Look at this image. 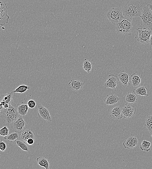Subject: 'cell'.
<instances>
[{
  "label": "cell",
  "instance_id": "31",
  "mask_svg": "<svg viewBox=\"0 0 152 169\" xmlns=\"http://www.w3.org/2000/svg\"><path fill=\"white\" fill-rule=\"evenodd\" d=\"M27 105L29 108L33 109L36 107V103L34 100H31L28 101Z\"/></svg>",
  "mask_w": 152,
  "mask_h": 169
},
{
  "label": "cell",
  "instance_id": "13",
  "mask_svg": "<svg viewBox=\"0 0 152 169\" xmlns=\"http://www.w3.org/2000/svg\"><path fill=\"white\" fill-rule=\"evenodd\" d=\"M122 86L125 88H129L130 86V77L127 72L122 71L118 74V76Z\"/></svg>",
  "mask_w": 152,
  "mask_h": 169
},
{
  "label": "cell",
  "instance_id": "20",
  "mask_svg": "<svg viewBox=\"0 0 152 169\" xmlns=\"http://www.w3.org/2000/svg\"><path fill=\"white\" fill-rule=\"evenodd\" d=\"M37 164L42 167L46 169L50 168V162L46 156L40 157L36 159Z\"/></svg>",
  "mask_w": 152,
  "mask_h": 169
},
{
  "label": "cell",
  "instance_id": "36",
  "mask_svg": "<svg viewBox=\"0 0 152 169\" xmlns=\"http://www.w3.org/2000/svg\"><path fill=\"white\" fill-rule=\"evenodd\" d=\"M151 137H152V135H151Z\"/></svg>",
  "mask_w": 152,
  "mask_h": 169
},
{
  "label": "cell",
  "instance_id": "12",
  "mask_svg": "<svg viewBox=\"0 0 152 169\" xmlns=\"http://www.w3.org/2000/svg\"><path fill=\"white\" fill-rule=\"evenodd\" d=\"M13 91L11 93L2 94L1 97V108H4L7 109L12 104L13 102V96L14 94Z\"/></svg>",
  "mask_w": 152,
  "mask_h": 169
},
{
  "label": "cell",
  "instance_id": "11",
  "mask_svg": "<svg viewBox=\"0 0 152 169\" xmlns=\"http://www.w3.org/2000/svg\"><path fill=\"white\" fill-rule=\"evenodd\" d=\"M39 117L41 119L48 122H51L52 119L48 109L41 104L37 105Z\"/></svg>",
  "mask_w": 152,
  "mask_h": 169
},
{
  "label": "cell",
  "instance_id": "22",
  "mask_svg": "<svg viewBox=\"0 0 152 169\" xmlns=\"http://www.w3.org/2000/svg\"><path fill=\"white\" fill-rule=\"evenodd\" d=\"M147 91L148 89L146 87L142 86L134 90L133 93L137 96H148L149 95L147 93Z\"/></svg>",
  "mask_w": 152,
  "mask_h": 169
},
{
  "label": "cell",
  "instance_id": "33",
  "mask_svg": "<svg viewBox=\"0 0 152 169\" xmlns=\"http://www.w3.org/2000/svg\"><path fill=\"white\" fill-rule=\"evenodd\" d=\"M35 139L30 138L28 139L26 142V143L28 145L31 146L34 144L35 142Z\"/></svg>",
  "mask_w": 152,
  "mask_h": 169
},
{
  "label": "cell",
  "instance_id": "21",
  "mask_svg": "<svg viewBox=\"0 0 152 169\" xmlns=\"http://www.w3.org/2000/svg\"><path fill=\"white\" fill-rule=\"evenodd\" d=\"M130 80L131 82L132 86L135 87L140 85L141 83V79L139 75L134 73L130 76Z\"/></svg>",
  "mask_w": 152,
  "mask_h": 169
},
{
  "label": "cell",
  "instance_id": "27",
  "mask_svg": "<svg viewBox=\"0 0 152 169\" xmlns=\"http://www.w3.org/2000/svg\"><path fill=\"white\" fill-rule=\"evenodd\" d=\"M151 144L150 142L148 141H143L140 146V149L142 151L148 152L150 150V147Z\"/></svg>",
  "mask_w": 152,
  "mask_h": 169
},
{
  "label": "cell",
  "instance_id": "10",
  "mask_svg": "<svg viewBox=\"0 0 152 169\" xmlns=\"http://www.w3.org/2000/svg\"><path fill=\"white\" fill-rule=\"evenodd\" d=\"M136 108L131 104L126 103L122 106L123 118V119H128L132 117L136 114Z\"/></svg>",
  "mask_w": 152,
  "mask_h": 169
},
{
  "label": "cell",
  "instance_id": "15",
  "mask_svg": "<svg viewBox=\"0 0 152 169\" xmlns=\"http://www.w3.org/2000/svg\"><path fill=\"white\" fill-rule=\"evenodd\" d=\"M139 143L137 138L135 136L128 138L123 142V145L125 148L133 149L136 147Z\"/></svg>",
  "mask_w": 152,
  "mask_h": 169
},
{
  "label": "cell",
  "instance_id": "3",
  "mask_svg": "<svg viewBox=\"0 0 152 169\" xmlns=\"http://www.w3.org/2000/svg\"><path fill=\"white\" fill-rule=\"evenodd\" d=\"M17 109L11 105L8 108H1V116L3 121L8 125L15 122L18 118Z\"/></svg>",
  "mask_w": 152,
  "mask_h": 169
},
{
  "label": "cell",
  "instance_id": "4",
  "mask_svg": "<svg viewBox=\"0 0 152 169\" xmlns=\"http://www.w3.org/2000/svg\"><path fill=\"white\" fill-rule=\"evenodd\" d=\"M140 18L141 26L152 31V12L148 6L142 9Z\"/></svg>",
  "mask_w": 152,
  "mask_h": 169
},
{
  "label": "cell",
  "instance_id": "17",
  "mask_svg": "<svg viewBox=\"0 0 152 169\" xmlns=\"http://www.w3.org/2000/svg\"><path fill=\"white\" fill-rule=\"evenodd\" d=\"M120 99L117 95L111 94L107 95L104 100V103L106 105H112L120 102Z\"/></svg>",
  "mask_w": 152,
  "mask_h": 169
},
{
  "label": "cell",
  "instance_id": "23",
  "mask_svg": "<svg viewBox=\"0 0 152 169\" xmlns=\"http://www.w3.org/2000/svg\"><path fill=\"white\" fill-rule=\"evenodd\" d=\"M17 109L19 114L23 117L27 114L29 107L27 104H21L19 105Z\"/></svg>",
  "mask_w": 152,
  "mask_h": 169
},
{
  "label": "cell",
  "instance_id": "25",
  "mask_svg": "<svg viewBox=\"0 0 152 169\" xmlns=\"http://www.w3.org/2000/svg\"><path fill=\"white\" fill-rule=\"evenodd\" d=\"M31 88V87L30 86L22 85L19 86L13 92L14 93H23L26 92L27 90H30Z\"/></svg>",
  "mask_w": 152,
  "mask_h": 169
},
{
  "label": "cell",
  "instance_id": "24",
  "mask_svg": "<svg viewBox=\"0 0 152 169\" xmlns=\"http://www.w3.org/2000/svg\"><path fill=\"white\" fill-rule=\"evenodd\" d=\"M20 134L17 132L12 133L5 137L4 139L9 142L12 143L13 141H15L19 138Z\"/></svg>",
  "mask_w": 152,
  "mask_h": 169
},
{
  "label": "cell",
  "instance_id": "18",
  "mask_svg": "<svg viewBox=\"0 0 152 169\" xmlns=\"http://www.w3.org/2000/svg\"><path fill=\"white\" fill-rule=\"evenodd\" d=\"M68 86L73 90L78 91L83 88L84 84L81 81L73 79L70 81L68 84Z\"/></svg>",
  "mask_w": 152,
  "mask_h": 169
},
{
  "label": "cell",
  "instance_id": "7",
  "mask_svg": "<svg viewBox=\"0 0 152 169\" xmlns=\"http://www.w3.org/2000/svg\"><path fill=\"white\" fill-rule=\"evenodd\" d=\"M8 8L4 0L0 2V25L3 26L8 22L9 16L8 15Z\"/></svg>",
  "mask_w": 152,
  "mask_h": 169
},
{
  "label": "cell",
  "instance_id": "28",
  "mask_svg": "<svg viewBox=\"0 0 152 169\" xmlns=\"http://www.w3.org/2000/svg\"><path fill=\"white\" fill-rule=\"evenodd\" d=\"M145 126L147 128L149 132L152 134V115L147 116Z\"/></svg>",
  "mask_w": 152,
  "mask_h": 169
},
{
  "label": "cell",
  "instance_id": "26",
  "mask_svg": "<svg viewBox=\"0 0 152 169\" xmlns=\"http://www.w3.org/2000/svg\"><path fill=\"white\" fill-rule=\"evenodd\" d=\"M83 69L88 73H89L92 69V65L91 62L87 59H85L83 63Z\"/></svg>",
  "mask_w": 152,
  "mask_h": 169
},
{
  "label": "cell",
  "instance_id": "30",
  "mask_svg": "<svg viewBox=\"0 0 152 169\" xmlns=\"http://www.w3.org/2000/svg\"><path fill=\"white\" fill-rule=\"evenodd\" d=\"M1 132H0V135L2 137H6L8 135L9 129L6 127H4L2 128L1 130Z\"/></svg>",
  "mask_w": 152,
  "mask_h": 169
},
{
  "label": "cell",
  "instance_id": "34",
  "mask_svg": "<svg viewBox=\"0 0 152 169\" xmlns=\"http://www.w3.org/2000/svg\"><path fill=\"white\" fill-rule=\"evenodd\" d=\"M150 46H151V47H152V34L150 38Z\"/></svg>",
  "mask_w": 152,
  "mask_h": 169
},
{
  "label": "cell",
  "instance_id": "32",
  "mask_svg": "<svg viewBox=\"0 0 152 169\" xmlns=\"http://www.w3.org/2000/svg\"><path fill=\"white\" fill-rule=\"evenodd\" d=\"M7 144L3 142L1 140L0 143V149L2 151H5L7 148Z\"/></svg>",
  "mask_w": 152,
  "mask_h": 169
},
{
  "label": "cell",
  "instance_id": "6",
  "mask_svg": "<svg viewBox=\"0 0 152 169\" xmlns=\"http://www.w3.org/2000/svg\"><path fill=\"white\" fill-rule=\"evenodd\" d=\"M152 31L143 27L139 28L137 30L135 38L141 44H145L150 42Z\"/></svg>",
  "mask_w": 152,
  "mask_h": 169
},
{
  "label": "cell",
  "instance_id": "9",
  "mask_svg": "<svg viewBox=\"0 0 152 169\" xmlns=\"http://www.w3.org/2000/svg\"><path fill=\"white\" fill-rule=\"evenodd\" d=\"M23 117L19 114L18 119L10 124L11 128L13 131L21 133L23 131V129L27 124Z\"/></svg>",
  "mask_w": 152,
  "mask_h": 169
},
{
  "label": "cell",
  "instance_id": "2",
  "mask_svg": "<svg viewBox=\"0 0 152 169\" xmlns=\"http://www.w3.org/2000/svg\"><path fill=\"white\" fill-rule=\"evenodd\" d=\"M117 33L120 35H130L134 30L132 19L124 17L115 25Z\"/></svg>",
  "mask_w": 152,
  "mask_h": 169
},
{
  "label": "cell",
  "instance_id": "1",
  "mask_svg": "<svg viewBox=\"0 0 152 169\" xmlns=\"http://www.w3.org/2000/svg\"><path fill=\"white\" fill-rule=\"evenodd\" d=\"M142 10V4L139 2H128L123 9V16L132 19L140 17Z\"/></svg>",
  "mask_w": 152,
  "mask_h": 169
},
{
  "label": "cell",
  "instance_id": "19",
  "mask_svg": "<svg viewBox=\"0 0 152 169\" xmlns=\"http://www.w3.org/2000/svg\"><path fill=\"white\" fill-rule=\"evenodd\" d=\"M137 100V95L134 93H128L123 97V101L126 103L133 104L136 103Z\"/></svg>",
  "mask_w": 152,
  "mask_h": 169
},
{
  "label": "cell",
  "instance_id": "14",
  "mask_svg": "<svg viewBox=\"0 0 152 169\" xmlns=\"http://www.w3.org/2000/svg\"><path fill=\"white\" fill-rule=\"evenodd\" d=\"M110 117L113 119H120L123 118L122 106L118 105L113 108L109 113Z\"/></svg>",
  "mask_w": 152,
  "mask_h": 169
},
{
  "label": "cell",
  "instance_id": "29",
  "mask_svg": "<svg viewBox=\"0 0 152 169\" xmlns=\"http://www.w3.org/2000/svg\"><path fill=\"white\" fill-rule=\"evenodd\" d=\"M15 142L17 145L22 149L23 150L27 152L29 151V148L27 146V145L24 142L17 140L15 141Z\"/></svg>",
  "mask_w": 152,
  "mask_h": 169
},
{
  "label": "cell",
  "instance_id": "35",
  "mask_svg": "<svg viewBox=\"0 0 152 169\" xmlns=\"http://www.w3.org/2000/svg\"><path fill=\"white\" fill-rule=\"evenodd\" d=\"M147 6H148L151 9L152 12V5L150 4H148L147 5Z\"/></svg>",
  "mask_w": 152,
  "mask_h": 169
},
{
  "label": "cell",
  "instance_id": "5",
  "mask_svg": "<svg viewBox=\"0 0 152 169\" xmlns=\"http://www.w3.org/2000/svg\"><path fill=\"white\" fill-rule=\"evenodd\" d=\"M106 16L108 20L114 25L120 21L124 18L123 11L119 8H114L109 10Z\"/></svg>",
  "mask_w": 152,
  "mask_h": 169
},
{
  "label": "cell",
  "instance_id": "8",
  "mask_svg": "<svg viewBox=\"0 0 152 169\" xmlns=\"http://www.w3.org/2000/svg\"><path fill=\"white\" fill-rule=\"evenodd\" d=\"M119 79L118 77L114 75H109L103 86L104 89H111L116 91L118 84Z\"/></svg>",
  "mask_w": 152,
  "mask_h": 169
},
{
  "label": "cell",
  "instance_id": "16",
  "mask_svg": "<svg viewBox=\"0 0 152 169\" xmlns=\"http://www.w3.org/2000/svg\"><path fill=\"white\" fill-rule=\"evenodd\" d=\"M32 138L35 139V134L34 131L30 129H28L22 132L19 139L22 141L26 143L28 139Z\"/></svg>",
  "mask_w": 152,
  "mask_h": 169
}]
</instances>
